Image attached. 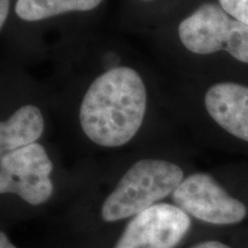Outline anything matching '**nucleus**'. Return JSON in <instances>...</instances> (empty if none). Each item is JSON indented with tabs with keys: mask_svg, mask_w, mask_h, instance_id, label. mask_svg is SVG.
<instances>
[{
	"mask_svg": "<svg viewBox=\"0 0 248 248\" xmlns=\"http://www.w3.org/2000/svg\"><path fill=\"white\" fill-rule=\"evenodd\" d=\"M9 13V0H0V28H4Z\"/></svg>",
	"mask_w": 248,
	"mask_h": 248,
	"instance_id": "nucleus-12",
	"label": "nucleus"
},
{
	"mask_svg": "<svg viewBox=\"0 0 248 248\" xmlns=\"http://www.w3.org/2000/svg\"><path fill=\"white\" fill-rule=\"evenodd\" d=\"M53 163L40 144L1 154L0 193L16 194L31 206H39L51 198Z\"/></svg>",
	"mask_w": 248,
	"mask_h": 248,
	"instance_id": "nucleus-4",
	"label": "nucleus"
},
{
	"mask_svg": "<svg viewBox=\"0 0 248 248\" xmlns=\"http://www.w3.org/2000/svg\"><path fill=\"white\" fill-rule=\"evenodd\" d=\"M171 195L173 203L186 214L210 224H237L247 216V207L231 197L208 173H192L183 179Z\"/></svg>",
	"mask_w": 248,
	"mask_h": 248,
	"instance_id": "nucleus-5",
	"label": "nucleus"
},
{
	"mask_svg": "<svg viewBox=\"0 0 248 248\" xmlns=\"http://www.w3.org/2000/svg\"><path fill=\"white\" fill-rule=\"evenodd\" d=\"M102 0H17L15 13L21 20L37 22L69 12H88L97 8Z\"/></svg>",
	"mask_w": 248,
	"mask_h": 248,
	"instance_id": "nucleus-9",
	"label": "nucleus"
},
{
	"mask_svg": "<svg viewBox=\"0 0 248 248\" xmlns=\"http://www.w3.org/2000/svg\"><path fill=\"white\" fill-rule=\"evenodd\" d=\"M218 2L229 15L248 26V0H218Z\"/></svg>",
	"mask_w": 248,
	"mask_h": 248,
	"instance_id": "nucleus-10",
	"label": "nucleus"
},
{
	"mask_svg": "<svg viewBox=\"0 0 248 248\" xmlns=\"http://www.w3.org/2000/svg\"><path fill=\"white\" fill-rule=\"evenodd\" d=\"M188 248H231V247L221 243V241L208 240V241H202V243H199V244H195L193 246Z\"/></svg>",
	"mask_w": 248,
	"mask_h": 248,
	"instance_id": "nucleus-11",
	"label": "nucleus"
},
{
	"mask_svg": "<svg viewBox=\"0 0 248 248\" xmlns=\"http://www.w3.org/2000/svg\"><path fill=\"white\" fill-rule=\"evenodd\" d=\"M0 248H17L11 243L5 232H0Z\"/></svg>",
	"mask_w": 248,
	"mask_h": 248,
	"instance_id": "nucleus-13",
	"label": "nucleus"
},
{
	"mask_svg": "<svg viewBox=\"0 0 248 248\" xmlns=\"http://www.w3.org/2000/svg\"><path fill=\"white\" fill-rule=\"evenodd\" d=\"M178 37L183 46L194 54L224 51L235 60L248 63V26L219 5H201L179 23Z\"/></svg>",
	"mask_w": 248,
	"mask_h": 248,
	"instance_id": "nucleus-3",
	"label": "nucleus"
},
{
	"mask_svg": "<svg viewBox=\"0 0 248 248\" xmlns=\"http://www.w3.org/2000/svg\"><path fill=\"white\" fill-rule=\"evenodd\" d=\"M42 110L35 105H24L0 124V152H8L35 144L44 132Z\"/></svg>",
	"mask_w": 248,
	"mask_h": 248,
	"instance_id": "nucleus-8",
	"label": "nucleus"
},
{
	"mask_svg": "<svg viewBox=\"0 0 248 248\" xmlns=\"http://www.w3.org/2000/svg\"><path fill=\"white\" fill-rule=\"evenodd\" d=\"M190 228L191 218L184 210L156 203L133 216L114 248H173Z\"/></svg>",
	"mask_w": 248,
	"mask_h": 248,
	"instance_id": "nucleus-6",
	"label": "nucleus"
},
{
	"mask_svg": "<svg viewBox=\"0 0 248 248\" xmlns=\"http://www.w3.org/2000/svg\"><path fill=\"white\" fill-rule=\"evenodd\" d=\"M144 1H150V0H144Z\"/></svg>",
	"mask_w": 248,
	"mask_h": 248,
	"instance_id": "nucleus-14",
	"label": "nucleus"
},
{
	"mask_svg": "<svg viewBox=\"0 0 248 248\" xmlns=\"http://www.w3.org/2000/svg\"><path fill=\"white\" fill-rule=\"evenodd\" d=\"M184 179L176 163L159 159H144L133 163L105 199L101 217L105 222L129 218L172 194Z\"/></svg>",
	"mask_w": 248,
	"mask_h": 248,
	"instance_id": "nucleus-2",
	"label": "nucleus"
},
{
	"mask_svg": "<svg viewBox=\"0 0 248 248\" xmlns=\"http://www.w3.org/2000/svg\"><path fill=\"white\" fill-rule=\"evenodd\" d=\"M147 109V91L136 69L114 67L90 84L79 106L80 128L102 147H120L137 135Z\"/></svg>",
	"mask_w": 248,
	"mask_h": 248,
	"instance_id": "nucleus-1",
	"label": "nucleus"
},
{
	"mask_svg": "<svg viewBox=\"0 0 248 248\" xmlns=\"http://www.w3.org/2000/svg\"><path fill=\"white\" fill-rule=\"evenodd\" d=\"M210 117L226 132L248 142V86L216 83L204 94Z\"/></svg>",
	"mask_w": 248,
	"mask_h": 248,
	"instance_id": "nucleus-7",
	"label": "nucleus"
}]
</instances>
